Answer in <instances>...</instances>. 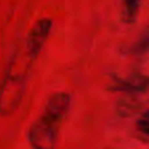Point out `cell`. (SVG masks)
Masks as SVG:
<instances>
[{
	"instance_id": "4",
	"label": "cell",
	"mask_w": 149,
	"mask_h": 149,
	"mask_svg": "<svg viewBox=\"0 0 149 149\" xmlns=\"http://www.w3.org/2000/svg\"><path fill=\"white\" fill-rule=\"evenodd\" d=\"M70 107H71V95L68 93L65 92L54 93L47 100L42 115L60 126L63 119L67 116Z\"/></svg>"
},
{
	"instance_id": "2",
	"label": "cell",
	"mask_w": 149,
	"mask_h": 149,
	"mask_svg": "<svg viewBox=\"0 0 149 149\" xmlns=\"http://www.w3.org/2000/svg\"><path fill=\"white\" fill-rule=\"evenodd\" d=\"M59 124L41 115L28 131V140L31 149H55L59 136Z\"/></svg>"
},
{
	"instance_id": "3",
	"label": "cell",
	"mask_w": 149,
	"mask_h": 149,
	"mask_svg": "<svg viewBox=\"0 0 149 149\" xmlns=\"http://www.w3.org/2000/svg\"><path fill=\"white\" fill-rule=\"evenodd\" d=\"M52 28V21L50 18H41L38 20L29 31L25 42V55L30 60H36L37 56L41 54L45 43L50 36Z\"/></svg>"
},
{
	"instance_id": "1",
	"label": "cell",
	"mask_w": 149,
	"mask_h": 149,
	"mask_svg": "<svg viewBox=\"0 0 149 149\" xmlns=\"http://www.w3.org/2000/svg\"><path fill=\"white\" fill-rule=\"evenodd\" d=\"M33 60L25 54L16 58L8 65L0 85V115H10L18 109L26 89V79Z\"/></svg>"
},
{
	"instance_id": "8",
	"label": "cell",
	"mask_w": 149,
	"mask_h": 149,
	"mask_svg": "<svg viewBox=\"0 0 149 149\" xmlns=\"http://www.w3.org/2000/svg\"><path fill=\"white\" fill-rule=\"evenodd\" d=\"M136 131L143 135L145 140L148 139V132H149V118H148V110H143L141 115L139 116L136 122Z\"/></svg>"
},
{
	"instance_id": "7",
	"label": "cell",
	"mask_w": 149,
	"mask_h": 149,
	"mask_svg": "<svg viewBox=\"0 0 149 149\" xmlns=\"http://www.w3.org/2000/svg\"><path fill=\"white\" fill-rule=\"evenodd\" d=\"M140 107H141V103L134 97V94H130L128 97L122 98L116 105L118 113L123 116H128L137 113V111H140Z\"/></svg>"
},
{
	"instance_id": "6",
	"label": "cell",
	"mask_w": 149,
	"mask_h": 149,
	"mask_svg": "<svg viewBox=\"0 0 149 149\" xmlns=\"http://www.w3.org/2000/svg\"><path fill=\"white\" fill-rule=\"evenodd\" d=\"M141 0H122L120 3V17L122 21L127 25L135 24L140 13Z\"/></svg>"
},
{
	"instance_id": "5",
	"label": "cell",
	"mask_w": 149,
	"mask_h": 149,
	"mask_svg": "<svg viewBox=\"0 0 149 149\" xmlns=\"http://www.w3.org/2000/svg\"><path fill=\"white\" fill-rule=\"evenodd\" d=\"M148 80L145 76H132L128 79H116L115 85L111 89L116 92H123L126 94H137V93L147 92Z\"/></svg>"
}]
</instances>
